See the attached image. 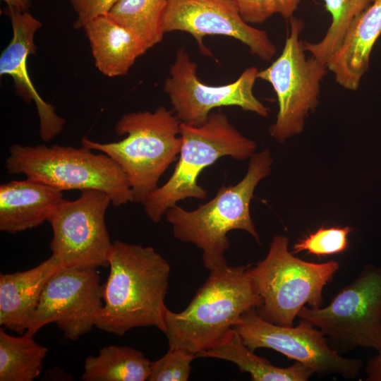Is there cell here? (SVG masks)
Listing matches in <instances>:
<instances>
[{
	"label": "cell",
	"mask_w": 381,
	"mask_h": 381,
	"mask_svg": "<svg viewBox=\"0 0 381 381\" xmlns=\"http://www.w3.org/2000/svg\"><path fill=\"white\" fill-rule=\"evenodd\" d=\"M258 70L245 69L234 82L208 85L198 79L197 64L181 47L169 69L164 91L169 98L172 111L181 123L198 126L204 123L217 107L236 106L260 116H267L270 109L254 95Z\"/></svg>",
	"instance_id": "cell-12"
},
{
	"label": "cell",
	"mask_w": 381,
	"mask_h": 381,
	"mask_svg": "<svg viewBox=\"0 0 381 381\" xmlns=\"http://www.w3.org/2000/svg\"><path fill=\"white\" fill-rule=\"evenodd\" d=\"M151 361L142 352L126 346L109 345L85 360L84 381H145Z\"/></svg>",
	"instance_id": "cell-21"
},
{
	"label": "cell",
	"mask_w": 381,
	"mask_h": 381,
	"mask_svg": "<svg viewBox=\"0 0 381 381\" xmlns=\"http://www.w3.org/2000/svg\"><path fill=\"white\" fill-rule=\"evenodd\" d=\"M118 0H70L77 17L73 24L75 29L83 28L94 18L106 16Z\"/></svg>",
	"instance_id": "cell-28"
},
{
	"label": "cell",
	"mask_w": 381,
	"mask_h": 381,
	"mask_svg": "<svg viewBox=\"0 0 381 381\" xmlns=\"http://www.w3.org/2000/svg\"><path fill=\"white\" fill-rule=\"evenodd\" d=\"M62 266L54 255L35 267L0 274V325L23 334L51 277Z\"/></svg>",
	"instance_id": "cell-17"
},
{
	"label": "cell",
	"mask_w": 381,
	"mask_h": 381,
	"mask_svg": "<svg viewBox=\"0 0 381 381\" xmlns=\"http://www.w3.org/2000/svg\"><path fill=\"white\" fill-rule=\"evenodd\" d=\"M339 267L336 261H304L289 251L288 237L274 236L266 257L249 269L262 299L258 313L274 324L293 326L306 304L312 308H321L323 289Z\"/></svg>",
	"instance_id": "cell-7"
},
{
	"label": "cell",
	"mask_w": 381,
	"mask_h": 381,
	"mask_svg": "<svg viewBox=\"0 0 381 381\" xmlns=\"http://www.w3.org/2000/svg\"><path fill=\"white\" fill-rule=\"evenodd\" d=\"M169 0H118L108 17L138 35L150 49L162 40Z\"/></svg>",
	"instance_id": "cell-23"
},
{
	"label": "cell",
	"mask_w": 381,
	"mask_h": 381,
	"mask_svg": "<svg viewBox=\"0 0 381 381\" xmlns=\"http://www.w3.org/2000/svg\"><path fill=\"white\" fill-rule=\"evenodd\" d=\"M374 0H324L332 23L318 42H303V48L311 56L326 65L341 44L351 23Z\"/></svg>",
	"instance_id": "cell-24"
},
{
	"label": "cell",
	"mask_w": 381,
	"mask_h": 381,
	"mask_svg": "<svg viewBox=\"0 0 381 381\" xmlns=\"http://www.w3.org/2000/svg\"><path fill=\"white\" fill-rule=\"evenodd\" d=\"M163 31L191 35L201 54L207 56L212 54L203 43L206 35L234 38L265 61H271L277 54V47L267 33L246 23L234 0H169Z\"/></svg>",
	"instance_id": "cell-14"
},
{
	"label": "cell",
	"mask_w": 381,
	"mask_h": 381,
	"mask_svg": "<svg viewBox=\"0 0 381 381\" xmlns=\"http://www.w3.org/2000/svg\"><path fill=\"white\" fill-rule=\"evenodd\" d=\"M250 267L227 265L210 270L183 310L175 313L167 308L164 334L169 349H180L197 357L233 337L241 315L262 303Z\"/></svg>",
	"instance_id": "cell-2"
},
{
	"label": "cell",
	"mask_w": 381,
	"mask_h": 381,
	"mask_svg": "<svg viewBox=\"0 0 381 381\" xmlns=\"http://www.w3.org/2000/svg\"><path fill=\"white\" fill-rule=\"evenodd\" d=\"M197 358L180 349H169L159 359L151 362L149 381H186L192 361Z\"/></svg>",
	"instance_id": "cell-27"
},
{
	"label": "cell",
	"mask_w": 381,
	"mask_h": 381,
	"mask_svg": "<svg viewBox=\"0 0 381 381\" xmlns=\"http://www.w3.org/2000/svg\"><path fill=\"white\" fill-rule=\"evenodd\" d=\"M4 1L7 7L13 8L20 12L28 11L31 5L32 0H1Z\"/></svg>",
	"instance_id": "cell-30"
},
{
	"label": "cell",
	"mask_w": 381,
	"mask_h": 381,
	"mask_svg": "<svg viewBox=\"0 0 381 381\" xmlns=\"http://www.w3.org/2000/svg\"><path fill=\"white\" fill-rule=\"evenodd\" d=\"M83 29L96 68L107 77L126 75L136 59L150 49L138 35L107 15L92 19Z\"/></svg>",
	"instance_id": "cell-19"
},
{
	"label": "cell",
	"mask_w": 381,
	"mask_h": 381,
	"mask_svg": "<svg viewBox=\"0 0 381 381\" xmlns=\"http://www.w3.org/2000/svg\"><path fill=\"white\" fill-rule=\"evenodd\" d=\"M214 358L235 363L241 373L250 374L253 381H307L314 373L312 369L296 361L286 368L272 365L247 347L235 331L225 344L197 354V358Z\"/></svg>",
	"instance_id": "cell-20"
},
{
	"label": "cell",
	"mask_w": 381,
	"mask_h": 381,
	"mask_svg": "<svg viewBox=\"0 0 381 381\" xmlns=\"http://www.w3.org/2000/svg\"><path fill=\"white\" fill-rule=\"evenodd\" d=\"M103 306V287L95 268H59L47 282L25 332L35 335L56 323L65 337L78 339L90 332Z\"/></svg>",
	"instance_id": "cell-13"
},
{
	"label": "cell",
	"mask_w": 381,
	"mask_h": 381,
	"mask_svg": "<svg viewBox=\"0 0 381 381\" xmlns=\"http://www.w3.org/2000/svg\"><path fill=\"white\" fill-rule=\"evenodd\" d=\"M297 317L320 329L337 351L381 347V265H365L325 308L303 306Z\"/></svg>",
	"instance_id": "cell-8"
},
{
	"label": "cell",
	"mask_w": 381,
	"mask_h": 381,
	"mask_svg": "<svg viewBox=\"0 0 381 381\" xmlns=\"http://www.w3.org/2000/svg\"><path fill=\"white\" fill-rule=\"evenodd\" d=\"M64 198L62 191L27 178L0 186V230L16 234L37 227Z\"/></svg>",
	"instance_id": "cell-18"
},
{
	"label": "cell",
	"mask_w": 381,
	"mask_h": 381,
	"mask_svg": "<svg viewBox=\"0 0 381 381\" xmlns=\"http://www.w3.org/2000/svg\"><path fill=\"white\" fill-rule=\"evenodd\" d=\"M109 266L96 327L123 335L135 327L152 326L164 333L171 272L168 261L152 246L116 240Z\"/></svg>",
	"instance_id": "cell-1"
},
{
	"label": "cell",
	"mask_w": 381,
	"mask_h": 381,
	"mask_svg": "<svg viewBox=\"0 0 381 381\" xmlns=\"http://www.w3.org/2000/svg\"><path fill=\"white\" fill-rule=\"evenodd\" d=\"M351 231L349 226L320 227L296 243L291 252L295 255L306 251L318 257L341 253L348 247V236Z\"/></svg>",
	"instance_id": "cell-25"
},
{
	"label": "cell",
	"mask_w": 381,
	"mask_h": 381,
	"mask_svg": "<svg viewBox=\"0 0 381 381\" xmlns=\"http://www.w3.org/2000/svg\"><path fill=\"white\" fill-rule=\"evenodd\" d=\"M179 161L167 181L143 204L148 217L159 222L171 207L186 198L205 199L207 192L198 183L206 167L224 157L243 160L255 153L256 143L245 137L222 112L210 113L198 126L181 123Z\"/></svg>",
	"instance_id": "cell-5"
},
{
	"label": "cell",
	"mask_w": 381,
	"mask_h": 381,
	"mask_svg": "<svg viewBox=\"0 0 381 381\" xmlns=\"http://www.w3.org/2000/svg\"><path fill=\"white\" fill-rule=\"evenodd\" d=\"M9 174H24L61 191L95 189L107 193L114 206L133 202L128 178L104 153L53 145H12L5 163Z\"/></svg>",
	"instance_id": "cell-6"
},
{
	"label": "cell",
	"mask_w": 381,
	"mask_h": 381,
	"mask_svg": "<svg viewBox=\"0 0 381 381\" xmlns=\"http://www.w3.org/2000/svg\"><path fill=\"white\" fill-rule=\"evenodd\" d=\"M377 352L367 361L365 368L366 381H381V347Z\"/></svg>",
	"instance_id": "cell-29"
},
{
	"label": "cell",
	"mask_w": 381,
	"mask_h": 381,
	"mask_svg": "<svg viewBox=\"0 0 381 381\" xmlns=\"http://www.w3.org/2000/svg\"><path fill=\"white\" fill-rule=\"evenodd\" d=\"M272 164L268 149L254 153L245 176L236 184L222 186L212 199L195 210L188 211L177 204L166 212L174 237L201 250L203 265L209 271L228 265L224 254L230 245L229 231H245L261 244L250 202L258 183L270 174Z\"/></svg>",
	"instance_id": "cell-3"
},
{
	"label": "cell",
	"mask_w": 381,
	"mask_h": 381,
	"mask_svg": "<svg viewBox=\"0 0 381 381\" xmlns=\"http://www.w3.org/2000/svg\"><path fill=\"white\" fill-rule=\"evenodd\" d=\"M380 35L381 0H374L353 20L339 47L327 64L337 83L349 90L358 88Z\"/></svg>",
	"instance_id": "cell-16"
},
{
	"label": "cell",
	"mask_w": 381,
	"mask_h": 381,
	"mask_svg": "<svg viewBox=\"0 0 381 381\" xmlns=\"http://www.w3.org/2000/svg\"><path fill=\"white\" fill-rule=\"evenodd\" d=\"M4 13L10 18L13 36L0 56V75L11 77L16 93L25 102L35 103L40 138L44 142L50 141L61 132L66 121L40 96L32 83L27 64L28 56L37 53L34 37L42 25L28 11L6 7Z\"/></svg>",
	"instance_id": "cell-15"
},
{
	"label": "cell",
	"mask_w": 381,
	"mask_h": 381,
	"mask_svg": "<svg viewBox=\"0 0 381 381\" xmlns=\"http://www.w3.org/2000/svg\"><path fill=\"white\" fill-rule=\"evenodd\" d=\"M289 21L282 53L258 73V78L269 83L277 95L278 113L269 132L279 143L303 131L306 118L318 104L321 82L328 71L325 63L306 56L300 37L302 20L292 18Z\"/></svg>",
	"instance_id": "cell-9"
},
{
	"label": "cell",
	"mask_w": 381,
	"mask_h": 381,
	"mask_svg": "<svg viewBox=\"0 0 381 381\" xmlns=\"http://www.w3.org/2000/svg\"><path fill=\"white\" fill-rule=\"evenodd\" d=\"M33 337L12 336L0 328V381H32L40 375L48 349Z\"/></svg>",
	"instance_id": "cell-22"
},
{
	"label": "cell",
	"mask_w": 381,
	"mask_h": 381,
	"mask_svg": "<svg viewBox=\"0 0 381 381\" xmlns=\"http://www.w3.org/2000/svg\"><path fill=\"white\" fill-rule=\"evenodd\" d=\"M234 329L252 351L274 350L319 375L356 379L363 367L361 360L341 356L320 329L302 320L296 327L279 325L264 320L254 308L241 315Z\"/></svg>",
	"instance_id": "cell-11"
},
{
	"label": "cell",
	"mask_w": 381,
	"mask_h": 381,
	"mask_svg": "<svg viewBox=\"0 0 381 381\" xmlns=\"http://www.w3.org/2000/svg\"><path fill=\"white\" fill-rule=\"evenodd\" d=\"M111 203L105 192L81 191L76 200L64 199L48 219L53 231L52 254L67 268L109 266L112 243L105 224L106 212Z\"/></svg>",
	"instance_id": "cell-10"
},
{
	"label": "cell",
	"mask_w": 381,
	"mask_h": 381,
	"mask_svg": "<svg viewBox=\"0 0 381 381\" xmlns=\"http://www.w3.org/2000/svg\"><path fill=\"white\" fill-rule=\"evenodd\" d=\"M243 19L248 24H260L274 14L286 20L294 18L301 0H234Z\"/></svg>",
	"instance_id": "cell-26"
},
{
	"label": "cell",
	"mask_w": 381,
	"mask_h": 381,
	"mask_svg": "<svg viewBox=\"0 0 381 381\" xmlns=\"http://www.w3.org/2000/svg\"><path fill=\"white\" fill-rule=\"evenodd\" d=\"M181 122L172 110L159 106L154 111L123 114L115 126L118 142L102 143L83 138L82 145L109 156L127 175L133 202L143 204L179 154Z\"/></svg>",
	"instance_id": "cell-4"
}]
</instances>
